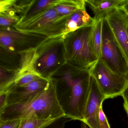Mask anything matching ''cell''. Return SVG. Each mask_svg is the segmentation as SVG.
Instances as JSON below:
<instances>
[{"label": "cell", "instance_id": "1", "mask_svg": "<svg viewBox=\"0 0 128 128\" xmlns=\"http://www.w3.org/2000/svg\"><path fill=\"white\" fill-rule=\"evenodd\" d=\"M91 78L89 70L80 69L66 62L50 79L65 116L72 120L84 121Z\"/></svg>", "mask_w": 128, "mask_h": 128}, {"label": "cell", "instance_id": "2", "mask_svg": "<svg viewBox=\"0 0 128 128\" xmlns=\"http://www.w3.org/2000/svg\"><path fill=\"white\" fill-rule=\"evenodd\" d=\"M50 80L48 86L25 103L8 105L0 111V120L22 119L30 117L55 120L64 116Z\"/></svg>", "mask_w": 128, "mask_h": 128}, {"label": "cell", "instance_id": "3", "mask_svg": "<svg viewBox=\"0 0 128 128\" xmlns=\"http://www.w3.org/2000/svg\"><path fill=\"white\" fill-rule=\"evenodd\" d=\"M66 63L62 35L48 38L35 49L30 68L41 78L50 80Z\"/></svg>", "mask_w": 128, "mask_h": 128}, {"label": "cell", "instance_id": "4", "mask_svg": "<svg viewBox=\"0 0 128 128\" xmlns=\"http://www.w3.org/2000/svg\"><path fill=\"white\" fill-rule=\"evenodd\" d=\"M94 26L63 35L66 62L78 68L89 70L97 62L91 45Z\"/></svg>", "mask_w": 128, "mask_h": 128}, {"label": "cell", "instance_id": "5", "mask_svg": "<svg viewBox=\"0 0 128 128\" xmlns=\"http://www.w3.org/2000/svg\"><path fill=\"white\" fill-rule=\"evenodd\" d=\"M71 15L60 16L53 7L14 27L22 32L39 34L48 38L57 37L65 34L66 23Z\"/></svg>", "mask_w": 128, "mask_h": 128}, {"label": "cell", "instance_id": "6", "mask_svg": "<svg viewBox=\"0 0 128 128\" xmlns=\"http://www.w3.org/2000/svg\"><path fill=\"white\" fill-rule=\"evenodd\" d=\"M106 100L121 96L128 85V79L112 71L102 59L89 70Z\"/></svg>", "mask_w": 128, "mask_h": 128}, {"label": "cell", "instance_id": "7", "mask_svg": "<svg viewBox=\"0 0 128 128\" xmlns=\"http://www.w3.org/2000/svg\"><path fill=\"white\" fill-rule=\"evenodd\" d=\"M102 59L114 72L128 79V65L105 18L102 20Z\"/></svg>", "mask_w": 128, "mask_h": 128}, {"label": "cell", "instance_id": "8", "mask_svg": "<svg viewBox=\"0 0 128 128\" xmlns=\"http://www.w3.org/2000/svg\"><path fill=\"white\" fill-rule=\"evenodd\" d=\"M48 38L39 34L22 32L14 27L0 28V46L16 53L35 50Z\"/></svg>", "mask_w": 128, "mask_h": 128}, {"label": "cell", "instance_id": "9", "mask_svg": "<svg viewBox=\"0 0 128 128\" xmlns=\"http://www.w3.org/2000/svg\"><path fill=\"white\" fill-rule=\"evenodd\" d=\"M128 65V16L121 8L114 9L104 18Z\"/></svg>", "mask_w": 128, "mask_h": 128}, {"label": "cell", "instance_id": "10", "mask_svg": "<svg viewBox=\"0 0 128 128\" xmlns=\"http://www.w3.org/2000/svg\"><path fill=\"white\" fill-rule=\"evenodd\" d=\"M50 82V80L41 78L26 85L11 88L6 93L7 105L25 103L31 100L45 90Z\"/></svg>", "mask_w": 128, "mask_h": 128}, {"label": "cell", "instance_id": "11", "mask_svg": "<svg viewBox=\"0 0 128 128\" xmlns=\"http://www.w3.org/2000/svg\"><path fill=\"white\" fill-rule=\"evenodd\" d=\"M35 50L25 52H12L0 46V67L20 73L30 69Z\"/></svg>", "mask_w": 128, "mask_h": 128}, {"label": "cell", "instance_id": "12", "mask_svg": "<svg viewBox=\"0 0 128 128\" xmlns=\"http://www.w3.org/2000/svg\"><path fill=\"white\" fill-rule=\"evenodd\" d=\"M105 100L104 95L91 76L90 92L85 109L84 122L90 128H100V112Z\"/></svg>", "mask_w": 128, "mask_h": 128}, {"label": "cell", "instance_id": "13", "mask_svg": "<svg viewBox=\"0 0 128 128\" xmlns=\"http://www.w3.org/2000/svg\"><path fill=\"white\" fill-rule=\"evenodd\" d=\"M92 12L96 22L104 19L114 9L120 8L125 0H85Z\"/></svg>", "mask_w": 128, "mask_h": 128}, {"label": "cell", "instance_id": "14", "mask_svg": "<svg viewBox=\"0 0 128 128\" xmlns=\"http://www.w3.org/2000/svg\"><path fill=\"white\" fill-rule=\"evenodd\" d=\"M61 0H31L22 15L19 24L24 23L54 7Z\"/></svg>", "mask_w": 128, "mask_h": 128}, {"label": "cell", "instance_id": "15", "mask_svg": "<svg viewBox=\"0 0 128 128\" xmlns=\"http://www.w3.org/2000/svg\"><path fill=\"white\" fill-rule=\"evenodd\" d=\"M96 23L88 14L86 8L78 9L71 14L66 23L65 34L80 28L94 26Z\"/></svg>", "mask_w": 128, "mask_h": 128}, {"label": "cell", "instance_id": "16", "mask_svg": "<svg viewBox=\"0 0 128 128\" xmlns=\"http://www.w3.org/2000/svg\"><path fill=\"white\" fill-rule=\"evenodd\" d=\"M84 0H61L54 6L58 14L62 16L70 15L78 9L86 8Z\"/></svg>", "mask_w": 128, "mask_h": 128}, {"label": "cell", "instance_id": "17", "mask_svg": "<svg viewBox=\"0 0 128 128\" xmlns=\"http://www.w3.org/2000/svg\"><path fill=\"white\" fill-rule=\"evenodd\" d=\"M102 20L96 22L94 26L91 42L92 49L94 55L98 59L102 57Z\"/></svg>", "mask_w": 128, "mask_h": 128}, {"label": "cell", "instance_id": "18", "mask_svg": "<svg viewBox=\"0 0 128 128\" xmlns=\"http://www.w3.org/2000/svg\"><path fill=\"white\" fill-rule=\"evenodd\" d=\"M20 72L0 67V93H6L14 84Z\"/></svg>", "mask_w": 128, "mask_h": 128}, {"label": "cell", "instance_id": "19", "mask_svg": "<svg viewBox=\"0 0 128 128\" xmlns=\"http://www.w3.org/2000/svg\"><path fill=\"white\" fill-rule=\"evenodd\" d=\"M41 78H42L31 69L26 70L20 73L14 84L8 89L7 92L12 87L26 85Z\"/></svg>", "mask_w": 128, "mask_h": 128}, {"label": "cell", "instance_id": "20", "mask_svg": "<svg viewBox=\"0 0 128 128\" xmlns=\"http://www.w3.org/2000/svg\"><path fill=\"white\" fill-rule=\"evenodd\" d=\"M21 120L19 128H42L56 119L45 120L36 117H30Z\"/></svg>", "mask_w": 128, "mask_h": 128}, {"label": "cell", "instance_id": "21", "mask_svg": "<svg viewBox=\"0 0 128 128\" xmlns=\"http://www.w3.org/2000/svg\"><path fill=\"white\" fill-rule=\"evenodd\" d=\"M21 17L8 13H0V28L15 27L20 22Z\"/></svg>", "mask_w": 128, "mask_h": 128}, {"label": "cell", "instance_id": "22", "mask_svg": "<svg viewBox=\"0 0 128 128\" xmlns=\"http://www.w3.org/2000/svg\"><path fill=\"white\" fill-rule=\"evenodd\" d=\"M72 120L71 118L64 115L57 118L42 128H64L66 123Z\"/></svg>", "mask_w": 128, "mask_h": 128}, {"label": "cell", "instance_id": "23", "mask_svg": "<svg viewBox=\"0 0 128 128\" xmlns=\"http://www.w3.org/2000/svg\"><path fill=\"white\" fill-rule=\"evenodd\" d=\"M21 119L0 120V128H19Z\"/></svg>", "mask_w": 128, "mask_h": 128}, {"label": "cell", "instance_id": "24", "mask_svg": "<svg viewBox=\"0 0 128 128\" xmlns=\"http://www.w3.org/2000/svg\"><path fill=\"white\" fill-rule=\"evenodd\" d=\"M124 100L123 107L128 117V85L121 95Z\"/></svg>", "mask_w": 128, "mask_h": 128}, {"label": "cell", "instance_id": "25", "mask_svg": "<svg viewBox=\"0 0 128 128\" xmlns=\"http://www.w3.org/2000/svg\"><path fill=\"white\" fill-rule=\"evenodd\" d=\"M6 100V93H0V111L2 110L7 105Z\"/></svg>", "mask_w": 128, "mask_h": 128}, {"label": "cell", "instance_id": "26", "mask_svg": "<svg viewBox=\"0 0 128 128\" xmlns=\"http://www.w3.org/2000/svg\"><path fill=\"white\" fill-rule=\"evenodd\" d=\"M120 8L125 11L128 16V0H125V2Z\"/></svg>", "mask_w": 128, "mask_h": 128}, {"label": "cell", "instance_id": "27", "mask_svg": "<svg viewBox=\"0 0 128 128\" xmlns=\"http://www.w3.org/2000/svg\"><path fill=\"white\" fill-rule=\"evenodd\" d=\"M81 128H90V127L84 122H81Z\"/></svg>", "mask_w": 128, "mask_h": 128}]
</instances>
